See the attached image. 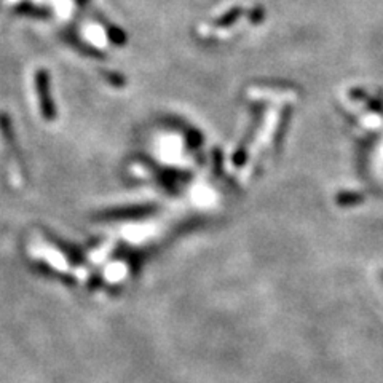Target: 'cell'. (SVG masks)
I'll list each match as a JSON object with an SVG mask.
<instances>
[{
    "mask_svg": "<svg viewBox=\"0 0 383 383\" xmlns=\"http://www.w3.org/2000/svg\"><path fill=\"white\" fill-rule=\"evenodd\" d=\"M0 133H2V137L5 140L6 149L11 152V155H15L18 158V149H16V142H15V133H13L10 118L6 117V114H0Z\"/></svg>",
    "mask_w": 383,
    "mask_h": 383,
    "instance_id": "cell-2",
    "label": "cell"
},
{
    "mask_svg": "<svg viewBox=\"0 0 383 383\" xmlns=\"http://www.w3.org/2000/svg\"><path fill=\"white\" fill-rule=\"evenodd\" d=\"M248 16H249V19L253 23H259L261 19L263 18V9H262L261 5H257V6H254V9L248 13Z\"/></svg>",
    "mask_w": 383,
    "mask_h": 383,
    "instance_id": "cell-6",
    "label": "cell"
},
{
    "mask_svg": "<svg viewBox=\"0 0 383 383\" xmlns=\"http://www.w3.org/2000/svg\"><path fill=\"white\" fill-rule=\"evenodd\" d=\"M107 34H109V38H110L112 43L123 45L125 42H127V36H125V32L122 29L115 28V26H110V28L107 29Z\"/></svg>",
    "mask_w": 383,
    "mask_h": 383,
    "instance_id": "cell-5",
    "label": "cell"
},
{
    "mask_svg": "<svg viewBox=\"0 0 383 383\" xmlns=\"http://www.w3.org/2000/svg\"><path fill=\"white\" fill-rule=\"evenodd\" d=\"M243 9L241 6H234V9H230L227 13H224V15L217 19L216 26H219V28H229V26H232L236 19H238L243 15Z\"/></svg>",
    "mask_w": 383,
    "mask_h": 383,
    "instance_id": "cell-4",
    "label": "cell"
},
{
    "mask_svg": "<svg viewBox=\"0 0 383 383\" xmlns=\"http://www.w3.org/2000/svg\"><path fill=\"white\" fill-rule=\"evenodd\" d=\"M36 90L38 96V103H41V110L45 120H55L56 117V109L55 103H53V98L50 93V78L47 70H37L36 72Z\"/></svg>",
    "mask_w": 383,
    "mask_h": 383,
    "instance_id": "cell-1",
    "label": "cell"
},
{
    "mask_svg": "<svg viewBox=\"0 0 383 383\" xmlns=\"http://www.w3.org/2000/svg\"><path fill=\"white\" fill-rule=\"evenodd\" d=\"M15 11L18 15H28L32 18H50L51 11L48 9H45V6H38L31 2H21L19 5H16Z\"/></svg>",
    "mask_w": 383,
    "mask_h": 383,
    "instance_id": "cell-3",
    "label": "cell"
},
{
    "mask_svg": "<svg viewBox=\"0 0 383 383\" xmlns=\"http://www.w3.org/2000/svg\"><path fill=\"white\" fill-rule=\"evenodd\" d=\"M88 2H90V0H75V4H77L78 6H85Z\"/></svg>",
    "mask_w": 383,
    "mask_h": 383,
    "instance_id": "cell-7",
    "label": "cell"
}]
</instances>
